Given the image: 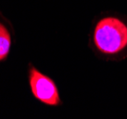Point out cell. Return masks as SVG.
I'll list each match as a JSON object with an SVG mask.
<instances>
[{
  "label": "cell",
  "mask_w": 127,
  "mask_h": 119,
  "mask_svg": "<svg viewBox=\"0 0 127 119\" xmlns=\"http://www.w3.org/2000/svg\"><path fill=\"white\" fill-rule=\"evenodd\" d=\"M94 42L102 53H118L127 46V26L117 17L101 19L95 26Z\"/></svg>",
  "instance_id": "6da1fadb"
},
{
  "label": "cell",
  "mask_w": 127,
  "mask_h": 119,
  "mask_svg": "<svg viewBox=\"0 0 127 119\" xmlns=\"http://www.w3.org/2000/svg\"><path fill=\"white\" fill-rule=\"evenodd\" d=\"M29 83L33 96L40 102L49 106H57L61 103L55 82L33 67L30 68Z\"/></svg>",
  "instance_id": "7a4b0ae2"
},
{
  "label": "cell",
  "mask_w": 127,
  "mask_h": 119,
  "mask_svg": "<svg viewBox=\"0 0 127 119\" xmlns=\"http://www.w3.org/2000/svg\"><path fill=\"white\" fill-rule=\"evenodd\" d=\"M11 34L5 26L0 22V62L5 60L11 50Z\"/></svg>",
  "instance_id": "3957f363"
}]
</instances>
